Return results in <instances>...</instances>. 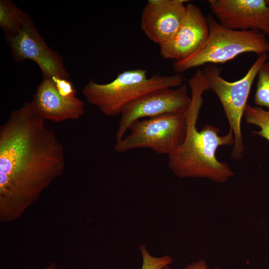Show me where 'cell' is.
I'll use <instances>...</instances> for the list:
<instances>
[{
  "label": "cell",
  "instance_id": "6da1fadb",
  "mask_svg": "<svg viewBox=\"0 0 269 269\" xmlns=\"http://www.w3.org/2000/svg\"><path fill=\"white\" fill-rule=\"evenodd\" d=\"M64 148L25 102L0 128V222L18 219L65 170Z\"/></svg>",
  "mask_w": 269,
  "mask_h": 269
},
{
  "label": "cell",
  "instance_id": "7a4b0ae2",
  "mask_svg": "<svg viewBox=\"0 0 269 269\" xmlns=\"http://www.w3.org/2000/svg\"><path fill=\"white\" fill-rule=\"evenodd\" d=\"M191 104L186 115L187 131L183 142L168 155V165L179 178L208 179L213 182H227L234 173L225 162L216 155L219 147L234 144L232 131L219 134L220 129L206 124L200 131L197 122L203 100L204 93L210 90L208 81L201 73H195L189 80Z\"/></svg>",
  "mask_w": 269,
  "mask_h": 269
},
{
  "label": "cell",
  "instance_id": "3957f363",
  "mask_svg": "<svg viewBox=\"0 0 269 269\" xmlns=\"http://www.w3.org/2000/svg\"><path fill=\"white\" fill-rule=\"evenodd\" d=\"M183 78L179 74L147 76L143 69L125 70L112 81L100 84L90 79L82 92L87 102L97 107L104 115L113 117L120 114L129 103L154 90L178 87L183 85Z\"/></svg>",
  "mask_w": 269,
  "mask_h": 269
},
{
  "label": "cell",
  "instance_id": "277c9868",
  "mask_svg": "<svg viewBox=\"0 0 269 269\" xmlns=\"http://www.w3.org/2000/svg\"><path fill=\"white\" fill-rule=\"evenodd\" d=\"M209 35L204 44L189 57L174 61L177 73L202 65L223 63L245 53L259 55L269 52V42L264 33L258 30L240 31L227 28L214 17H206Z\"/></svg>",
  "mask_w": 269,
  "mask_h": 269
},
{
  "label": "cell",
  "instance_id": "5b68a950",
  "mask_svg": "<svg viewBox=\"0 0 269 269\" xmlns=\"http://www.w3.org/2000/svg\"><path fill=\"white\" fill-rule=\"evenodd\" d=\"M268 58V53L259 55L245 75L234 82L224 79L221 75L220 69L212 64L206 65L203 71L210 89L216 94L222 105L230 130L233 133L234 142L231 156L235 160L241 159L244 154L242 119L254 81Z\"/></svg>",
  "mask_w": 269,
  "mask_h": 269
},
{
  "label": "cell",
  "instance_id": "8992f818",
  "mask_svg": "<svg viewBox=\"0 0 269 269\" xmlns=\"http://www.w3.org/2000/svg\"><path fill=\"white\" fill-rule=\"evenodd\" d=\"M186 113L166 114L134 122L129 129L130 134L116 142L115 150L124 152L147 148L157 153L168 155L185 137Z\"/></svg>",
  "mask_w": 269,
  "mask_h": 269
},
{
  "label": "cell",
  "instance_id": "52a82bcc",
  "mask_svg": "<svg viewBox=\"0 0 269 269\" xmlns=\"http://www.w3.org/2000/svg\"><path fill=\"white\" fill-rule=\"evenodd\" d=\"M187 86L162 88L149 92L126 105L121 115L116 139H122L134 122L166 114H186L191 104Z\"/></svg>",
  "mask_w": 269,
  "mask_h": 269
},
{
  "label": "cell",
  "instance_id": "ba28073f",
  "mask_svg": "<svg viewBox=\"0 0 269 269\" xmlns=\"http://www.w3.org/2000/svg\"><path fill=\"white\" fill-rule=\"evenodd\" d=\"M5 38L15 60H32L43 78H69L62 57L47 45L28 14L20 27Z\"/></svg>",
  "mask_w": 269,
  "mask_h": 269
},
{
  "label": "cell",
  "instance_id": "9c48e42d",
  "mask_svg": "<svg viewBox=\"0 0 269 269\" xmlns=\"http://www.w3.org/2000/svg\"><path fill=\"white\" fill-rule=\"evenodd\" d=\"M209 7L222 26L235 30L269 29V0H209Z\"/></svg>",
  "mask_w": 269,
  "mask_h": 269
},
{
  "label": "cell",
  "instance_id": "30bf717a",
  "mask_svg": "<svg viewBox=\"0 0 269 269\" xmlns=\"http://www.w3.org/2000/svg\"><path fill=\"white\" fill-rule=\"evenodd\" d=\"M186 0H148L141 17L145 35L159 46L170 39L180 27L186 13Z\"/></svg>",
  "mask_w": 269,
  "mask_h": 269
},
{
  "label": "cell",
  "instance_id": "8fae6325",
  "mask_svg": "<svg viewBox=\"0 0 269 269\" xmlns=\"http://www.w3.org/2000/svg\"><path fill=\"white\" fill-rule=\"evenodd\" d=\"M208 35L206 17L199 7L188 3L183 20L175 34L159 46L160 55L165 59H184L197 51L204 44Z\"/></svg>",
  "mask_w": 269,
  "mask_h": 269
},
{
  "label": "cell",
  "instance_id": "7c38bea8",
  "mask_svg": "<svg viewBox=\"0 0 269 269\" xmlns=\"http://www.w3.org/2000/svg\"><path fill=\"white\" fill-rule=\"evenodd\" d=\"M31 103L42 118L55 122L76 120L85 113L84 103L78 97L66 99L62 97L50 78L43 79Z\"/></svg>",
  "mask_w": 269,
  "mask_h": 269
},
{
  "label": "cell",
  "instance_id": "4fadbf2b",
  "mask_svg": "<svg viewBox=\"0 0 269 269\" xmlns=\"http://www.w3.org/2000/svg\"><path fill=\"white\" fill-rule=\"evenodd\" d=\"M27 15L11 0H0V26L5 35L16 31Z\"/></svg>",
  "mask_w": 269,
  "mask_h": 269
},
{
  "label": "cell",
  "instance_id": "5bb4252c",
  "mask_svg": "<svg viewBox=\"0 0 269 269\" xmlns=\"http://www.w3.org/2000/svg\"><path fill=\"white\" fill-rule=\"evenodd\" d=\"M244 117L246 123L257 126L259 131L253 133L269 141V110H265L260 107H253L247 104Z\"/></svg>",
  "mask_w": 269,
  "mask_h": 269
},
{
  "label": "cell",
  "instance_id": "9a60e30c",
  "mask_svg": "<svg viewBox=\"0 0 269 269\" xmlns=\"http://www.w3.org/2000/svg\"><path fill=\"white\" fill-rule=\"evenodd\" d=\"M257 77L254 103L260 107H264L269 110V61L263 64Z\"/></svg>",
  "mask_w": 269,
  "mask_h": 269
},
{
  "label": "cell",
  "instance_id": "2e32d148",
  "mask_svg": "<svg viewBox=\"0 0 269 269\" xmlns=\"http://www.w3.org/2000/svg\"><path fill=\"white\" fill-rule=\"evenodd\" d=\"M139 249L142 259L140 269H161L165 266H169L172 263V258L169 255L160 257L152 256L144 244L139 246Z\"/></svg>",
  "mask_w": 269,
  "mask_h": 269
},
{
  "label": "cell",
  "instance_id": "e0dca14e",
  "mask_svg": "<svg viewBox=\"0 0 269 269\" xmlns=\"http://www.w3.org/2000/svg\"><path fill=\"white\" fill-rule=\"evenodd\" d=\"M59 93L66 99H73L76 97V91L72 82L68 79L53 78Z\"/></svg>",
  "mask_w": 269,
  "mask_h": 269
},
{
  "label": "cell",
  "instance_id": "ac0fdd59",
  "mask_svg": "<svg viewBox=\"0 0 269 269\" xmlns=\"http://www.w3.org/2000/svg\"><path fill=\"white\" fill-rule=\"evenodd\" d=\"M184 269H209V267L205 261L200 259L188 264ZM213 269H219L215 267Z\"/></svg>",
  "mask_w": 269,
  "mask_h": 269
},
{
  "label": "cell",
  "instance_id": "d6986e66",
  "mask_svg": "<svg viewBox=\"0 0 269 269\" xmlns=\"http://www.w3.org/2000/svg\"><path fill=\"white\" fill-rule=\"evenodd\" d=\"M56 266L57 265L55 263H50L49 265L44 269H55Z\"/></svg>",
  "mask_w": 269,
  "mask_h": 269
},
{
  "label": "cell",
  "instance_id": "ffe728a7",
  "mask_svg": "<svg viewBox=\"0 0 269 269\" xmlns=\"http://www.w3.org/2000/svg\"><path fill=\"white\" fill-rule=\"evenodd\" d=\"M161 269H172L169 267V266H165V267H163Z\"/></svg>",
  "mask_w": 269,
  "mask_h": 269
},
{
  "label": "cell",
  "instance_id": "44dd1931",
  "mask_svg": "<svg viewBox=\"0 0 269 269\" xmlns=\"http://www.w3.org/2000/svg\"><path fill=\"white\" fill-rule=\"evenodd\" d=\"M266 34L269 37V29L268 31H267Z\"/></svg>",
  "mask_w": 269,
  "mask_h": 269
}]
</instances>
